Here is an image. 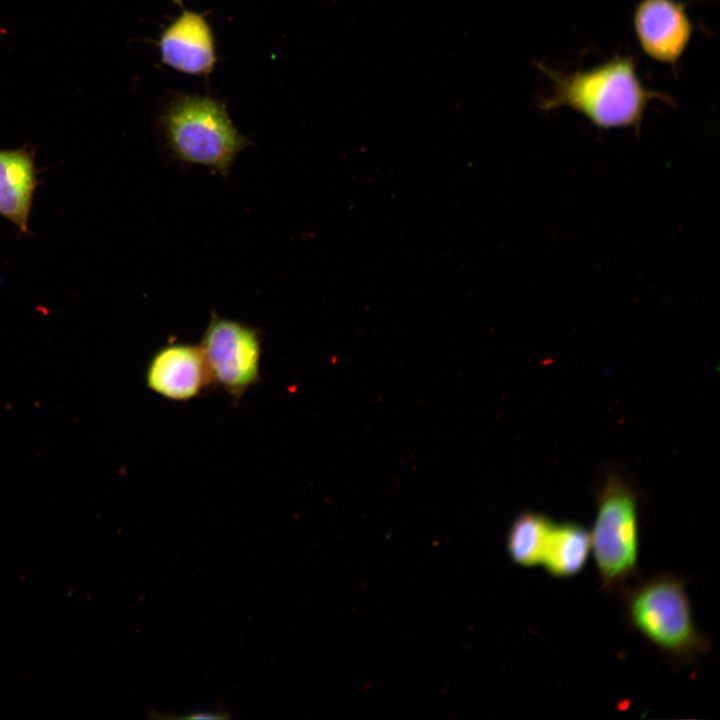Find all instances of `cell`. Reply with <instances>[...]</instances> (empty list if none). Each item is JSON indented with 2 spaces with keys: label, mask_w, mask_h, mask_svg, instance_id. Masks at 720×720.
<instances>
[{
  "label": "cell",
  "mask_w": 720,
  "mask_h": 720,
  "mask_svg": "<svg viewBox=\"0 0 720 720\" xmlns=\"http://www.w3.org/2000/svg\"><path fill=\"white\" fill-rule=\"evenodd\" d=\"M631 55H618L590 69L562 72L537 65L551 83V92L539 101L544 112L568 107L600 129L639 130L651 100L672 103L669 96L648 89Z\"/></svg>",
  "instance_id": "6da1fadb"
},
{
  "label": "cell",
  "mask_w": 720,
  "mask_h": 720,
  "mask_svg": "<svg viewBox=\"0 0 720 720\" xmlns=\"http://www.w3.org/2000/svg\"><path fill=\"white\" fill-rule=\"evenodd\" d=\"M160 126L178 160L223 176L250 143L234 126L226 105L210 96L176 95L160 116Z\"/></svg>",
  "instance_id": "3957f363"
},
{
  "label": "cell",
  "mask_w": 720,
  "mask_h": 720,
  "mask_svg": "<svg viewBox=\"0 0 720 720\" xmlns=\"http://www.w3.org/2000/svg\"><path fill=\"white\" fill-rule=\"evenodd\" d=\"M596 504L591 550L602 589L614 591L638 575V499L622 479L610 476Z\"/></svg>",
  "instance_id": "277c9868"
},
{
  "label": "cell",
  "mask_w": 720,
  "mask_h": 720,
  "mask_svg": "<svg viewBox=\"0 0 720 720\" xmlns=\"http://www.w3.org/2000/svg\"><path fill=\"white\" fill-rule=\"evenodd\" d=\"M35 153L25 146L0 148V215L21 233L28 232L33 197L38 186Z\"/></svg>",
  "instance_id": "9c48e42d"
},
{
  "label": "cell",
  "mask_w": 720,
  "mask_h": 720,
  "mask_svg": "<svg viewBox=\"0 0 720 720\" xmlns=\"http://www.w3.org/2000/svg\"><path fill=\"white\" fill-rule=\"evenodd\" d=\"M623 600L628 624L665 656L691 663L711 650L710 639L695 625L681 577L657 574L623 591Z\"/></svg>",
  "instance_id": "7a4b0ae2"
},
{
  "label": "cell",
  "mask_w": 720,
  "mask_h": 720,
  "mask_svg": "<svg viewBox=\"0 0 720 720\" xmlns=\"http://www.w3.org/2000/svg\"><path fill=\"white\" fill-rule=\"evenodd\" d=\"M590 551V532L583 525L574 521L554 522L541 565L552 577H574L586 566Z\"/></svg>",
  "instance_id": "30bf717a"
},
{
  "label": "cell",
  "mask_w": 720,
  "mask_h": 720,
  "mask_svg": "<svg viewBox=\"0 0 720 720\" xmlns=\"http://www.w3.org/2000/svg\"><path fill=\"white\" fill-rule=\"evenodd\" d=\"M213 384L238 401L260 381L262 333L243 322L211 313L200 342Z\"/></svg>",
  "instance_id": "5b68a950"
},
{
  "label": "cell",
  "mask_w": 720,
  "mask_h": 720,
  "mask_svg": "<svg viewBox=\"0 0 720 720\" xmlns=\"http://www.w3.org/2000/svg\"><path fill=\"white\" fill-rule=\"evenodd\" d=\"M633 29L641 50L651 59L676 66L694 33L686 4L679 0H639Z\"/></svg>",
  "instance_id": "8992f818"
},
{
  "label": "cell",
  "mask_w": 720,
  "mask_h": 720,
  "mask_svg": "<svg viewBox=\"0 0 720 720\" xmlns=\"http://www.w3.org/2000/svg\"><path fill=\"white\" fill-rule=\"evenodd\" d=\"M162 62L193 76H208L217 62L215 38L204 15L182 9L158 42Z\"/></svg>",
  "instance_id": "ba28073f"
},
{
  "label": "cell",
  "mask_w": 720,
  "mask_h": 720,
  "mask_svg": "<svg viewBox=\"0 0 720 720\" xmlns=\"http://www.w3.org/2000/svg\"><path fill=\"white\" fill-rule=\"evenodd\" d=\"M554 522L546 515L524 511L511 523L506 548L511 560L525 568L541 565Z\"/></svg>",
  "instance_id": "8fae6325"
},
{
  "label": "cell",
  "mask_w": 720,
  "mask_h": 720,
  "mask_svg": "<svg viewBox=\"0 0 720 720\" xmlns=\"http://www.w3.org/2000/svg\"><path fill=\"white\" fill-rule=\"evenodd\" d=\"M182 718L186 719H223L228 718V715L225 714L223 711H207V710H201V711H195L193 713H190L187 716H184Z\"/></svg>",
  "instance_id": "7c38bea8"
},
{
  "label": "cell",
  "mask_w": 720,
  "mask_h": 720,
  "mask_svg": "<svg viewBox=\"0 0 720 720\" xmlns=\"http://www.w3.org/2000/svg\"><path fill=\"white\" fill-rule=\"evenodd\" d=\"M146 386L172 401H188L205 392L213 381L200 345L174 342L159 347L145 371Z\"/></svg>",
  "instance_id": "52a82bcc"
}]
</instances>
